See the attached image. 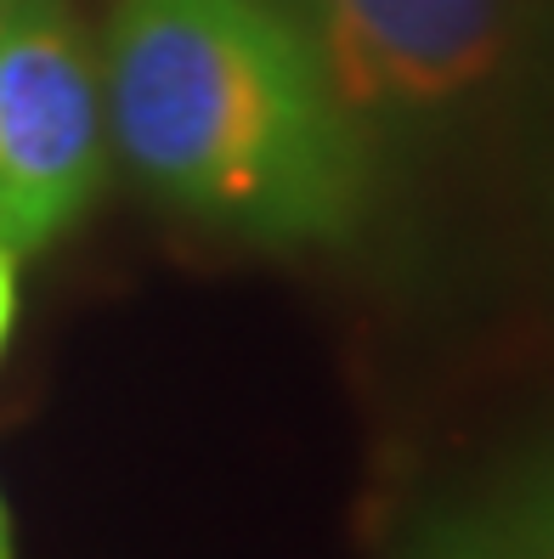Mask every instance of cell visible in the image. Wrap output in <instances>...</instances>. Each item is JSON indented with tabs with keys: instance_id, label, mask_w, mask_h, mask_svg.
<instances>
[{
	"instance_id": "cell-1",
	"label": "cell",
	"mask_w": 554,
	"mask_h": 559,
	"mask_svg": "<svg viewBox=\"0 0 554 559\" xmlns=\"http://www.w3.org/2000/svg\"><path fill=\"white\" fill-rule=\"evenodd\" d=\"M96 62L108 147L181 221L260 249L363 226L374 136L272 0H114Z\"/></svg>"
},
{
	"instance_id": "cell-2",
	"label": "cell",
	"mask_w": 554,
	"mask_h": 559,
	"mask_svg": "<svg viewBox=\"0 0 554 559\" xmlns=\"http://www.w3.org/2000/svg\"><path fill=\"white\" fill-rule=\"evenodd\" d=\"M368 136L486 103L527 46V0H272Z\"/></svg>"
},
{
	"instance_id": "cell-3",
	"label": "cell",
	"mask_w": 554,
	"mask_h": 559,
	"mask_svg": "<svg viewBox=\"0 0 554 559\" xmlns=\"http://www.w3.org/2000/svg\"><path fill=\"white\" fill-rule=\"evenodd\" d=\"M103 62L69 0H17L0 23V249L40 254L108 181Z\"/></svg>"
},
{
	"instance_id": "cell-4",
	"label": "cell",
	"mask_w": 554,
	"mask_h": 559,
	"mask_svg": "<svg viewBox=\"0 0 554 559\" xmlns=\"http://www.w3.org/2000/svg\"><path fill=\"white\" fill-rule=\"evenodd\" d=\"M486 514L504 559H554V441L498 486Z\"/></svg>"
},
{
	"instance_id": "cell-5",
	"label": "cell",
	"mask_w": 554,
	"mask_h": 559,
	"mask_svg": "<svg viewBox=\"0 0 554 559\" xmlns=\"http://www.w3.org/2000/svg\"><path fill=\"white\" fill-rule=\"evenodd\" d=\"M397 559H504V554H498L493 514L452 503V509H436L419 520Z\"/></svg>"
},
{
	"instance_id": "cell-6",
	"label": "cell",
	"mask_w": 554,
	"mask_h": 559,
	"mask_svg": "<svg viewBox=\"0 0 554 559\" xmlns=\"http://www.w3.org/2000/svg\"><path fill=\"white\" fill-rule=\"evenodd\" d=\"M17 306H23V283H17V254L0 249V356L12 345V328H17Z\"/></svg>"
},
{
	"instance_id": "cell-7",
	"label": "cell",
	"mask_w": 554,
	"mask_h": 559,
	"mask_svg": "<svg viewBox=\"0 0 554 559\" xmlns=\"http://www.w3.org/2000/svg\"><path fill=\"white\" fill-rule=\"evenodd\" d=\"M0 559H12V520H7V498H0Z\"/></svg>"
},
{
	"instance_id": "cell-8",
	"label": "cell",
	"mask_w": 554,
	"mask_h": 559,
	"mask_svg": "<svg viewBox=\"0 0 554 559\" xmlns=\"http://www.w3.org/2000/svg\"><path fill=\"white\" fill-rule=\"evenodd\" d=\"M12 12H17V0H0V23H7Z\"/></svg>"
}]
</instances>
